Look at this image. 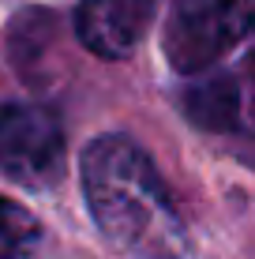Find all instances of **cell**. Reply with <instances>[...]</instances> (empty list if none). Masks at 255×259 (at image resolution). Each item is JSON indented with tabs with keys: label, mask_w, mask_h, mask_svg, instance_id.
Instances as JSON below:
<instances>
[{
	"label": "cell",
	"mask_w": 255,
	"mask_h": 259,
	"mask_svg": "<svg viewBox=\"0 0 255 259\" xmlns=\"http://www.w3.org/2000/svg\"><path fill=\"white\" fill-rule=\"evenodd\" d=\"M98 233L131 259H184L188 229L150 154L128 136H98L79 158Z\"/></svg>",
	"instance_id": "1"
},
{
	"label": "cell",
	"mask_w": 255,
	"mask_h": 259,
	"mask_svg": "<svg viewBox=\"0 0 255 259\" xmlns=\"http://www.w3.org/2000/svg\"><path fill=\"white\" fill-rule=\"evenodd\" d=\"M251 12L255 0H177L162 34L173 71L195 75L229 57L251 34Z\"/></svg>",
	"instance_id": "2"
},
{
	"label": "cell",
	"mask_w": 255,
	"mask_h": 259,
	"mask_svg": "<svg viewBox=\"0 0 255 259\" xmlns=\"http://www.w3.org/2000/svg\"><path fill=\"white\" fill-rule=\"evenodd\" d=\"M0 173L30 192L57 188L68 173L64 128L45 105H0Z\"/></svg>",
	"instance_id": "3"
},
{
	"label": "cell",
	"mask_w": 255,
	"mask_h": 259,
	"mask_svg": "<svg viewBox=\"0 0 255 259\" xmlns=\"http://www.w3.org/2000/svg\"><path fill=\"white\" fill-rule=\"evenodd\" d=\"M154 23V0H83L75 38L101 60H124Z\"/></svg>",
	"instance_id": "4"
},
{
	"label": "cell",
	"mask_w": 255,
	"mask_h": 259,
	"mask_svg": "<svg viewBox=\"0 0 255 259\" xmlns=\"http://www.w3.org/2000/svg\"><path fill=\"white\" fill-rule=\"evenodd\" d=\"M184 113L191 124L210 132H233L240 128V87L233 75H218L210 83L191 87L184 98Z\"/></svg>",
	"instance_id": "5"
},
{
	"label": "cell",
	"mask_w": 255,
	"mask_h": 259,
	"mask_svg": "<svg viewBox=\"0 0 255 259\" xmlns=\"http://www.w3.org/2000/svg\"><path fill=\"white\" fill-rule=\"evenodd\" d=\"M41 244V226L26 207L0 195V259H30Z\"/></svg>",
	"instance_id": "6"
}]
</instances>
